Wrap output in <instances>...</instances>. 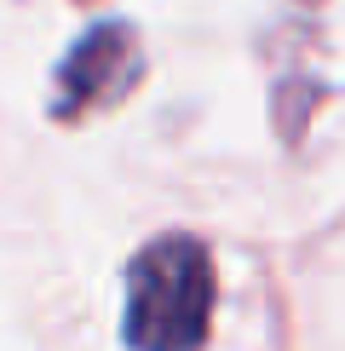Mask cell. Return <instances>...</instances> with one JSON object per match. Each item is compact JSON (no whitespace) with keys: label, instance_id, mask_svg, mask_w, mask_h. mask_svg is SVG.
I'll return each mask as SVG.
<instances>
[{"label":"cell","instance_id":"6da1fadb","mask_svg":"<svg viewBox=\"0 0 345 351\" xmlns=\"http://www.w3.org/2000/svg\"><path fill=\"white\" fill-rule=\"evenodd\" d=\"M213 323V254L201 237H155L127 265V346L133 351H196Z\"/></svg>","mask_w":345,"mask_h":351},{"label":"cell","instance_id":"7a4b0ae2","mask_svg":"<svg viewBox=\"0 0 345 351\" xmlns=\"http://www.w3.org/2000/svg\"><path fill=\"white\" fill-rule=\"evenodd\" d=\"M138 75V47L127 29H98L92 40H81L75 58L64 64V86H58V115H81L98 98L127 93V81Z\"/></svg>","mask_w":345,"mask_h":351}]
</instances>
